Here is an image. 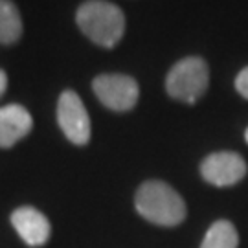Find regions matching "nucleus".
Returning a JSON list of instances; mask_svg holds the SVG:
<instances>
[{"mask_svg": "<svg viewBox=\"0 0 248 248\" xmlns=\"http://www.w3.org/2000/svg\"><path fill=\"white\" fill-rule=\"evenodd\" d=\"M247 162L241 155L232 151H219L202 160L201 175L212 186L228 187L241 182L247 175Z\"/></svg>", "mask_w": 248, "mask_h": 248, "instance_id": "423d86ee", "label": "nucleus"}, {"mask_svg": "<svg viewBox=\"0 0 248 248\" xmlns=\"http://www.w3.org/2000/svg\"><path fill=\"white\" fill-rule=\"evenodd\" d=\"M78 28L92 43L103 48H114L125 33V15L108 0H87L76 13Z\"/></svg>", "mask_w": 248, "mask_h": 248, "instance_id": "f257e3e1", "label": "nucleus"}, {"mask_svg": "<svg viewBox=\"0 0 248 248\" xmlns=\"http://www.w3.org/2000/svg\"><path fill=\"white\" fill-rule=\"evenodd\" d=\"M22 37V17L11 0H0V45L9 46Z\"/></svg>", "mask_w": 248, "mask_h": 248, "instance_id": "1a4fd4ad", "label": "nucleus"}, {"mask_svg": "<svg viewBox=\"0 0 248 248\" xmlns=\"http://www.w3.org/2000/svg\"><path fill=\"white\" fill-rule=\"evenodd\" d=\"M57 122L64 136L76 145H87L90 140V118L83 99L74 90H64L57 101Z\"/></svg>", "mask_w": 248, "mask_h": 248, "instance_id": "39448f33", "label": "nucleus"}, {"mask_svg": "<svg viewBox=\"0 0 248 248\" xmlns=\"http://www.w3.org/2000/svg\"><path fill=\"white\" fill-rule=\"evenodd\" d=\"M237 245H239V233L235 226L230 221L221 219L208 228L201 248H237Z\"/></svg>", "mask_w": 248, "mask_h": 248, "instance_id": "9d476101", "label": "nucleus"}, {"mask_svg": "<svg viewBox=\"0 0 248 248\" xmlns=\"http://www.w3.org/2000/svg\"><path fill=\"white\" fill-rule=\"evenodd\" d=\"M6 89H8V74L4 70H0V98L6 92Z\"/></svg>", "mask_w": 248, "mask_h": 248, "instance_id": "f8f14e48", "label": "nucleus"}, {"mask_svg": "<svg viewBox=\"0 0 248 248\" xmlns=\"http://www.w3.org/2000/svg\"><path fill=\"white\" fill-rule=\"evenodd\" d=\"M92 89L96 98L108 110H114V112L131 110L140 98L138 83L127 74H101L94 79Z\"/></svg>", "mask_w": 248, "mask_h": 248, "instance_id": "20e7f679", "label": "nucleus"}, {"mask_svg": "<svg viewBox=\"0 0 248 248\" xmlns=\"http://www.w3.org/2000/svg\"><path fill=\"white\" fill-rule=\"evenodd\" d=\"M210 68L202 57H184L175 62L166 78V90L173 99L184 103H195L208 90Z\"/></svg>", "mask_w": 248, "mask_h": 248, "instance_id": "7ed1b4c3", "label": "nucleus"}, {"mask_svg": "<svg viewBox=\"0 0 248 248\" xmlns=\"http://www.w3.org/2000/svg\"><path fill=\"white\" fill-rule=\"evenodd\" d=\"M33 120L26 107L18 103L0 107V147L9 149L31 133Z\"/></svg>", "mask_w": 248, "mask_h": 248, "instance_id": "6e6552de", "label": "nucleus"}, {"mask_svg": "<svg viewBox=\"0 0 248 248\" xmlns=\"http://www.w3.org/2000/svg\"><path fill=\"white\" fill-rule=\"evenodd\" d=\"M136 212L158 226H177L186 219V202L173 187L162 180H147L134 197Z\"/></svg>", "mask_w": 248, "mask_h": 248, "instance_id": "f03ea898", "label": "nucleus"}, {"mask_svg": "<svg viewBox=\"0 0 248 248\" xmlns=\"http://www.w3.org/2000/svg\"><path fill=\"white\" fill-rule=\"evenodd\" d=\"M245 140H247V143H248V129H247V133H245Z\"/></svg>", "mask_w": 248, "mask_h": 248, "instance_id": "ddd939ff", "label": "nucleus"}, {"mask_svg": "<svg viewBox=\"0 0 248 248\" xmlns=\"http://www.w3.org/2000/svg\"><path fill=\"white\" fill-rule=\"evenodd\" d=\"M11 224L28 247H43L50 239V221L33 206H20L11 213Z\"/></svg>", "mask_w": 248, "mask_h": 248, "instance_id": "0eeeda50", "label": "nucleus"}, {"mask_svg": "<svg viewBox=\"0 0 248 248\" xmlns=\"http://www.w3.org/2000/svg\"><path fill=\"white\" fill-rule=\"evenodd\" d=\"M235 90L245 99H248V66L237 74V78H235Z\"/></svg>", "mask_w": 248, "mask_h": 248, "instance_id": "9b49d317", "label": "nucleus"}]
</instances>
